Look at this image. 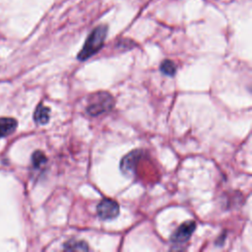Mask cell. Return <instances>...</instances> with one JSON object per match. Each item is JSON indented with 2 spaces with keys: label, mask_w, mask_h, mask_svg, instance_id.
<instances>
[{
  "label": "cell",
  "mask_w": 252,
  "mask_h": 252,
  "mask_svg": "<svg viewBox=\"0 0 252 252\" xmlns=\"http://www.w3.org/2000/svg\"><path fill=\"white\" fill-rule=\"evenodd\" d=\"M107 34V27L100 25L96 27L87 37L83 48L78 53L77 58L81 61H85L94 55L103 45Z\"/></svg>",
  "instance_id": "cell-1"
},
{
  "label": "cell",
  "mask_w": 252,
  "mask_h": 252,
  "mask_svg": "<svg viewBox=\"0 0 252 252\" xmlns=\"http://www.w3.org/2000/svg\"><path fill=\"white\" fill-rule=\"evenodd\" d=\"M113 96L106 92H98L90 96L89 105L86 110L91 116H97L111 110L114 106Z\"/></svg>",
  "instance_id": "cell-2"
},
{
  "label": "cell",
  "mask_w": 252,
  "mask_h": 252,
  "mask_svg": "<svg viewBox=\"0 0 252 252\" xmlns=\"http://www.w3.org/2000/svg\"><path fill=\"white\" fill-rule=\"evenodd\" d=\"M96 212L101 220H112L115 219L119 214V205L116 201L103 198L96 207Z\"/></svg>",
  "instance_id": "cell-3"
},
{
  "label": "cell",
  "mask_w": 252,
  "mask_h": 252,
  "mask_svg": "<svg viewBox=\"0 0 252 252\" xmlns=\"http://www.w3.org/2000/svg\"><path fill=\"white\" fill-rule=\"evenodd\" d=\"M142 155L143 152L141 150H134L122 158L120 162V169L123 174L127 176H133L135 174Z\"/></svg>",
  "instance_id": "cell-4"
},
{
  "label": "cell",
  "mask_w": 252,
  "mask_h": 252,
  "mask_svg": "<svg viewBox=\"0 0 252 252\" xmlns=\"http://www.w3.org/2000/svg\"><path fill=\"white\" fill-rule=\"evenodd\" d=\"M196 228V223L193 220L184 221L178 228L171 234L170 240L174 244H183L189 240L192 233Z\"/></svg>",
  "instance_id": "cell-5"
},
{
  "label": "cell",
  "mask_w": 252,
  "mask_h": 252,
  "mask_svg": "<svg viewBox=\"0 0 252 252\" xmlns=\"http://www.w3.org/2000/svg\"><path fill=\"white\" fill-rule=\"evenodd\" d=\"M17 121L11 117H0V138L12 134L17 128Z\"/></svg>",
  "instance_id": "cell-6"
},
{
  "label": "cell",
  "mask_w": 252,
  "mask_h": 252,
  "mask_svg": "<svg viewBox=\"0 0 252 252\" xmlns=\"http://www.w3.org/2000/svg\"><path fill=\"white\" fill-rule=\"evenodd\" d=\"M49 117H50V109L41 103L38 104L33 114L34 121L37 124H46L49 121Z\"/></svg>",
  "instance_id": "cell-7"
},
{
  "label": "cell",
  "mask_w": 252,
  "mask_h": 252,
  "mask_svg": "<svg viewBox=\"0 0 252 252\" xmlns=\"http://www.w3.org/2000/svg\"><path fill=\"white\" fill-rule=\"evenodd\" d=\"M64 250L66 251H88L89 246L83 240H69L64 243Z\"/></svg>",
  "instance_id": "cell-8"
},
{
  "label": "cell",
  "mask_w": 252,
  "mask_h": 252,
  "mask_svg": "<svg viewBox=\"0 0 252 252\" xmlns=\"http://www.w3.org/2000/svg\"><path fill=\"white\" fill-rule=\"evenodd\" d=\"M159 69H160L162 74L171 77L176 72V65H175V63L173 61H171L169 59H165V60H163L161 62Z\"/></svg>",
  "instance_id": "cell-9"
},
{
  "label": "cell",
  "mask_w": 252,
  "mask_h": 252,
  "mask_svg": "<svg viewBox=\"0 0 252 252\" xmlns=\"http://www.w3.org/2000/svg\"><path fill=\"white\" fill-rule=\"evenodd\" d=\"M46 157L45 155L40 152V151H36L32 154V165L36 168L40 167L41 165H43L45 162H46Z\"/></svg>",
  "instance_id": "cell-10"
}]
</instances>
